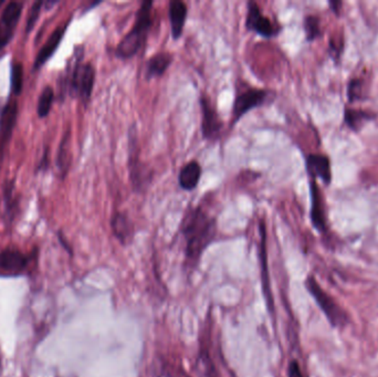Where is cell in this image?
Listing matches in <instances>:
<instances>
[{
  "mask_svg": "<svg viewBox=\"0 0 378 377\" xmlns=\"http://www.w3.org/2000/svg\"><path fill=\"white\" fill-rule=\"evenodd\" d=\"M185 241V266L189 274L199 267V261L217 236V222L214 216L197 206L189 208L180 225Z\"/></svg>",
  "mask_w": 378,
  "mask_h": 377,
  "instance_id": "6da1fadb",
  "label": "cell"
},
{
  "mask_svg": "<svg viewBox=\"0 0 378 377\" xmlns=\"http://www.w3.org/2000/svg\"><path fill=\"white\" fill-rule=\"evenodd\" d=\"M152 9V0L141 3L135 17L134 26L116 47L115 55L121 59H131L139 53V50L143 49L153 26Z\"/></svg>",
  "mask_w": 378,
  "mask_h": 377,
  "instance_id": "7a4b0ae2",
  "label": "cell"
},
{
  "mask_svg": "<svg viewBox=\"0 0 378 377\" xmlns=\"http://www.w3.org/2000/svg\"><path fill=\"white\" fill-rule=\"evenodd\" d=\"M306 289L311 293L312 297L317 301L327 320L334 326H343L348 322V315L341 309L331 295H327L325 290L320 287L313 276H308L305 282Z\"/></svg>",
  "mask_w": 378,
  "mask_h": 377,
  "instance_id": "3957f363",
  "label": "cell"
},
{
  "mask_svg": "<svg viewBox=\"0 0 378 377\" xmlns=\"http://www.w3.org/2000/svg\"><path fill=\"white\" fill-rule=\"evenodd\" d=\"M271 92L265 89L250 88L242 90L234 98L232 124L234 125L246 113L269 101Z\"/></svg>",
  "mask_w": 378,
  "mask_h": 377,
  "instance_id": "277c9868",
  "label": "cell"
},
{
  "mask_svg": "<svg viewBox=\"0 0 378 377\" xmlns=\"http://www.w3.org/2000/svg\"><path fill=\"white\" fill-rule=\"evenodd\" d=\"M201 113H203V121H201L203 137L205 140H217L219 135L222 134V127H224V123L219 117L217 108L206 94L201 96Z\"/></svg>",
  "mask_w": 378,
  "mask_h": 377,
  "instance_id": "5b68a950",
  "label": "cell"
},
{
  "mask_svg": "<svg viewBox=\"0 0 378 377\" xmlns=\"http://www.w3.org/2000/svg\"><path fill=\"white\" fill-rule=\"evenodd\" d=\"M96 81V69L91 63H77L73 72L71 88L73 92L80 96L83 102H88L92 94Z\"/></svg>",
  "mask_w": 378,
  "mask_h": 377,
  "instance_id": "8992f818",
  "label": "cell"
},
{
  "mask_svg": "<svg viewBox=\"0 0 378 377\" xmlns=\"http://www.w3.org/2000/svg\"><path fill=\"white\" fill-rule=\"evenodd\" d=\"M260 229V245H259V259H260V276H261V287H263V297L267 309L271 313L273 312V297L271 291L270 274H269V262H267V230H265V222L259 224Z\"/></svg>",
  "mask_w": 378,
  "mask_h": 377,
  "instance_id": "52a82bcc",
  "label": "cell"
},
{
  "mask_svg": "<svg viewBox=\"0 0 378 377\" xmlns=\"http://www.w3.org/2000/svg\"><path fill=\"white\" fill-rule=\"evenodd\" d=\"M246 27L250 32H256L265 38H271L278 34L279 29L272 24L269 17L263 15L259 5L255 1L248 3L247 19Z\"/></svg>",
  "mask_w": 378,
  "mask_h": 377,
  "instance_id": "ba28073f",
  "label": "cell"
},
{
  "mask_svg": "<svg viewBox=\"0 0 378 377\" xmlns=\"http://www.w3.org/2000/svg\"><path fill=\"white\" fill-rule=\"evenodd\" d=\"M137 150L130 148L129 170L132 184L135 191H141L152 181V172L146 168L144 163H141L139 158Z\"/></svg>",
  "mask_w": 378,
  "mask_h": 377,
  "instance_id": "9c48e42d",
  "label": "cell"
},
{
  "mask_svg": "<svg viewBox=\"0 0 378 377\" xmlns=\"http://www.w3.org/2000/svg\"><path fill=\"white\" fill-rule=\"evenodd\" d=\"M188 8L184 1L172 0L168 6V16H170V30L174 39H179L184 32Z\"/></svg>",
  "mask_w": 378,
  "mask_h": 377,
  "instance_id": "30bf717a",
  "label": "cell"
},
{
  "mask_svg": "<svg viewBox=\"0 0 378 377\" xmlns=\"http://www.w3.org/2000/svg\"><path fill=\"white\" fill-rule=\"evenodd\" d=\"M111 228L116 239L123 245H130L133 241L134 226L125 212H116L111 218Z\"/></svg>",
  "mask_w": 378,
  "mask_h": 377,
  "instance_id": "8fae6325",
  "label": "cell"
},
{
  "mask_svg": "<svg viewBox=\"0 0 378 377\" xmlns=\"http://www.w3.org/2000/svg\"><path fill=\"white\" fill-rule=\"evenodd\" d=\"M306 168L312 177H319L327 185L331 183L332 172H331V163L327 156L311 154L306 158Z\"/></svg>",
  "mask_w": 378,
  "mask_h": 377,
  "instance_id": "7c38bea8",
  "label": "cell"
},
{
  "mask_svg": "<svg viewBox=\"0 0 378 377\" xmlns=\"http://www.w3.org/2000/svg\"><path fill=\"white\" fill-rule=\"evenodd\" d=\"M68 25H69V23L65 24V26H60L59 28L56 29L52 32L49 39L46 42L44 47L42 48V50L39 51L38 56H37L36 60H34V69H39V68L42 67L51 58L56 50L58 49L62 38H63L65 32H67Z\"/></svg>",
  "mask_w": 378,
  "mask_h": 377,
  "instance_id": "4fadbf2b",
  "label": "cell"
},
{
  "mask_svg": "<svg viewBox=\"0 0 378 377\" xmlns=\"http://www.w3.org/2000/svg\"><path fill=\"white\" fill-rule=\"evenodd\" d=\"M201 177V166L199 162L191 160L183 166L178 175V184L184 191H194L199 186Z\"/></svg>",
  "mask_w": 378,
  "mask_h": 377,
  "instance_id": "5bb4252c",
  "label": "cell"
},
{
  "mask_svg": "<svg viewBox=\"0 0 378 377\" xmlns=\"http://www.w3.org/2000/svg\"><path fill=\"white\" fill-rule=\"evenodd\" d=\"M311 219L314 227L317 228L319 231H325L327 225H325V205H323V198L321 196V191L317 184L311 181Z\"/></svg>",
  "mask_w": 378,
  "mask_h": 377,
  "instance_id": "9a60e30c",
  "label": "cell"
},
{
  "mask_svg": "<svg viewBox=\"0 0 378 377\" xmlns=\"http://www.w3.org/2000/svg\"><path fill=\"white\" fill-rule=\"evenodd\" d=\"M172 55L170 52H158L147 61L146 79L160 78L172 65Z\"/></svg>",
  "mask_w": 378,
  "mask_h": 377,
  "instance_id": "2e32d148",
  "label": "cell"
},
{
  "mask_svg": "<svg viewBox=\"0 0 378 377\" xmlns=\"http://www.w3.org/2000/svg\"><path fill=\"white\" fill-rule=\"evenodd\" d=\"M27 257L15 249H5L0 253V269L8 272H19L26 268Z\"/></svg>",
  "mask_w": 378,
  "mask_h": 377,
  "instance_id": "e0dca14e",
  "label": "cell"
},
{
  "mask_svg": "<svg viewBox=\"0 0 378 377\" xmlns=\"http://www.w3.org/2000/svg\"><path fill=\"white\" fill-rule=\"evenodd\" d=\"M17 112H18V106L15 101H11L6 106L1 114V120H0V145L5 144L9 139V135L11 134V131L15 127Z\"/></svg>",
  "mask_w": 378,
  "mask_h": 377,
  "instance_id": "ac0fdd59",
  "label": "cell"
},
{
  "mask_svg": "<svg viewBox=\"0 0 378 377\" xmlns=\"http://www.w3.org/2000/svg\"><path fill=\"white\" fill-rule=\"evenodd\" d=\"M199 374L201 377H219L215 362L211 359L208 346H201L199 357Z\"/></svg>",
  "mask_w": 378,
  "mask_h": 377,
  "instance_id": "d6986e66",
  "label": "cell"
},
{
  "mask_svg": "<svg viewBox=\"0 0 378 377\" xmlns=\"http://www.w3.org/2000/svg\"><path fill=\"white\" fill-rule=\"evenodd\" d=\"M344 117L345 123H346L351 129L358 131L366 121L371 119V114L360 111V110L346 109L345 110Z\"/></svg>",
  "mask_w": 378,
  "mask_h": 377,
  "instance_id": "ffe728a7",
  "label": "cell"
},
{
  "mask_svg": "<svg viewBox=\"0 0 378 377\" xmlns=\"http://www.w3.org/2000/svg\"><path fill=\"white\" fill-rule=\"evenodd\" d=\"M53 90L50 87H46L42 91V96L39 98L38 114L40 117H46L51 110L52 102H53Z\"/></svg>",
  "mask_w": 378,
  "mask_h": 377,
  "instance_id": "44dd1931",
  "label": "cell"
},
{
  "mask_svg": "<svg viewBox=\"0 0 378 377\" xmlns=\"http://www.w3.org/2000/svg\"><path fill=\"white\" fill-rule=\"evenodd\" d=\"M304 30H305L306 38L310 41L317 39L321 34V26H320V19L317 16H306L304 19Z\"/></svg>",
  "mask_w": 378,
  "mask_h": 377,
  "instance_id": "7402d4cb",
  "label": "cell"
},
{
  "mask_svg": "<svg viewBox=\"0 0 378 377\" xmlns=\"http://www.w3.org/2000/svg\"><path fill=\"white\" fill-rule=\"evenodd\" d=\"M23 65L19 63H15L11 69V86H13L15 94H20L23 83Z\"/></svg>",
  "mask_w": 378,
  "mask_h": 377,
  "instance_id": "603a6c76",
  "label": "cell"
},
{
  "mask_svg": "<svg viewBox=\"0 0 378 377\" xmlns=\"http://www.w3.org/2000/svg\"><path fill=\"white\" fill-rule=\"evenodd\" d=\"M69 132L65 133L60 144L59 156H58V165L61 171H65L69 166Z\"/></svg>",
  "mask_w": 378,
  "mask_h": 377,
  "instance_id": "cb8c5ba5",
  "label": "cell"
},
{
  "mask_svg": "<svg viewBox=\"0 0 378 377\" xmlns=\"http://www.w3.org/2000/svg\"><path fill=\"white\" fill-rule=\"evenodd\" d=\"M363 87H362V81L360 79H353L351 80L350 84H348V94L350 101H356L358 98H362V91H363Z\"/></svg>",
  "mask_w": 378,
  "mask_h": 377,
  "instance_id": "d4e9b609",
  "label": "cell"
},
{
  "mask_svg": "<svg viewBox=\"0 0 378 377\" xmlns=\"http://www.w3.org/2000/svg\"><path fill=\"white\" fill-rule=\"evenodd\" d=\"M42 5H44L42 1H38V3H34V5H32V7H31L28 20H27V32H30L31 30H32V28H34V25H36Z\"/></svg>",
  "mask_w": 378,
  "mask_h": 377,
  "instance_id": "484cf974",
  "label": "cell"
},
{
  "mask_svg": "<svg viewBox=\"0 0 378 377\" xmlns=\"http://www.w3.org/2000/svg\"><path fill=\"white\" fill-rule=\"evenodd\" d=\"M288 377H304L301 367H300V364H298V361H296V359L289 363Z\"/></svg>",
  "mask_w": 378,
  "mask_h": 377,
  "instance_id": "4316f807",
  "label": "cell"
},
{
  "mask_svg": "<svg viewBox=\"0 0 378 377\" xmlns=\"http://www.w3.org/2000/svg\"><path fill=\"white\" fill-rule=\"evenodd\" d=\"M153 377H172V375H170L168 371H164V369H162L160 372L155 373V375Z\"/></svg>",
  "mask_w": 378,
  "mask_h": 377,
  "instance_id": "83f0119b",
  "label": "cell"
},
{
  "mask_svg": "<svg viewBox=\"0 0 378 377\" xmlns=\"http://www.w3.org/2000/svg\"><path fill=\"white\" fill-rule=\"evenodd\" d=\"M329 5L332 6L333 11H339V8H337V6H341V5H342V4H341V3H329Z\"/></svg>",
  "mask_w": 378,
  "mask_h": 377,
  "instance_id": "f1b7e54d",
  "label": "cell"
},
{
  "mask_svg": "<svg viewBox=\"0 0 378 377\" xmlns=\"http://www.w3.org/2000/svg\"><path fill=\"white\" fill-rule=\"evenodd\" d=\"M0 372H1V357H0Z\"/></svg>",
  "mask_w": 378,
  "mask_h": 377,
  "instance_id": "f546056e",
  "label": "cell"
}]
</instances>
